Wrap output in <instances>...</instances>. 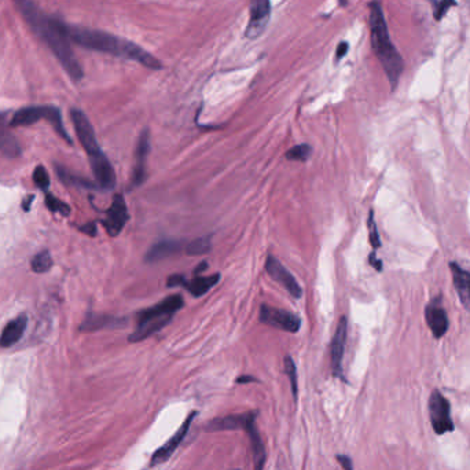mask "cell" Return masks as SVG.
Returning a JSON list of instances; mask_svg holds the SVG:
<instances>
[{
	"label": "cell",
	"mask_w": 470,
	"mask_h": 470,
	"mask_svg": "<svg viewBox=\"0 0 470 470\" xmlns=\"http://www.w3.org/2000/svg\"><path fill=\"white\" fill-rule=\"evenodd\" d=\"M14 1L33 33L53 51L69 78L73 82H80L84 78V70L73 53L68 25L56 17L43 13L33 0Z\"/></svg>",
	"instance_id": "obj_1"
},
{
	"label": "cell",
	"mask_w": 470,
	"mask_h": 470,
	"mask_svg": "<svg viewBox=\"0 0 470 470\" xmlns=\"http://www.w3.org/2000/svg\"><path fill=\"white\" fill-rule=\"evenodd\" d=\"M185 282H186V279L183 276H172V277L168 278L166 285L169 287H176V286H183Z\"/></svg>",
	"instance_id": "obj_34"
},
{
	"label": "cell",
	"mask_w": 470,
	"mask_h": 470,
	"mask_svg": "<svg viewBox=\"0 0 470 470\" xmlns=\"http://www.w3.org/2000/svg\"><path fill=\"white\" fill-rule=\"evenodd\" d=\"M33 182L43 192H46L49 189L50 176H49V172L44 166H39L33 171Z\"/></svg>",
	"instance_id": "obj_29"
},
{
	"label": "cell",
	"mask_w": 470,
	"mask_h": 470,
	"mask_svg": "<svg viewBox=\"0 0 470 470\" xmlns=\"http://www.w3.org/2000/svg\"><path fill=\"white\" fill-rule=\"evenodd\" d=\"M127 221H128L127 204L124 201V197L121 194H117L114 195L111 208L106 212V218L104 219V225L111 237H117L123 231Z\"/></svg>",
	"instance_id": "obj_13"
},
{
	"label": "cell",
	"mask_w": 470,
	"mask_h": 470,
	"mask_svg": "<svg viewBox=\"0 0 470 470\" xmlns=\"http://www.w3.org/2000/svg\"><path fill=\"white\" fill-rule=\"evenodd\" d=\"M82 231H84V233H87V234H89V235H94L95 234V224H88V225H84V227H82Z\"/></svg>",
	"instance_id": "obj_36"
},
{
	"label": "cell",
	"mask_w": 470,
	"mask_h": 470,
	"mask_svg": "<svg viewBox=\"0 0 470 470\" xmlns=\"http://www.w3.org/2000/svg\"><path fill=\"white\" fill-rule=\"evenodd\" d=\"M347 334H348V323H347V318L342 316L337 323L335 332L333 335L332 350H330L333 376L338 378H342V359L345 354Z\"/></svg>",
	"instance_id": "obj_12"
},
{
	"label": "cell",
	"mask_w": 470,
	"mask_h": 470,
	"mask_svg": "<svg viewBox=\"0 0 470 470\" xmlns=\"http://www.w3.org/2000/svg\"><path fill=\"white\" fill-rule=\"evenodd\" d=\"M257 412H247L241 414L228 415L223 418H216L206 425L208 432L219 431H244L250 439L254 470H263L267 459V452L264 443L261 440L257 423Z\"/></svg>",
	"instance_id": "obj_4"
},
{
	"label": "cell",
	"mask_w": 470,
	"mask_h": 470,
	"mask_svg": "<svg viewBox=\"0 0 470 470\" xmlns=\"http://www.w3.org/2000/svg\"><path fill=\"white\" fill-rule=\"evenodd\" d=\"M186 248V245L182 241H161L159 244H154L150 250L146 253V261L149 263H156V261H161L164 259H168L176 253H179L180 250Z\"/></svg>",
	"instance_id": "obj_21"
},
{
	"label": "cell",
	"mask_w": 470,
	"mask_h": 470,
	"mask_svg": "<svg viewBox=\"0 0 470 470\" xmlns=\"http://www.w3.org/2000/svg\"><path fill=\"white\" fill-rule=\"evenodd\" d=\"M185 250L187 254H205L211 250V241L209 238L194 240L190 244L186 245Z\"/></svg>",
	"instance_id": "obj_26"
},
{
	"label": "cell",
	"mask_w": 470,
	"mask_h": 470,
	"mask_svg": "<svg viewBox=\"0 0 470 470\" xmlns=\"http://www.w3.org/2000/svg\"><path fill=\"white\" fill-rule=\"evenodd\" d=\"M260 321L283 332L297 333L302 328V321L297 315L271 305H261Z\"/></svg>",
	"instance_id": "obj_8"
},
{
	"label": "cell",
	"mask_w": 470,
	"mask_h": 470,
	"mask_svg": "<svg viewBox=\"0 0 470 470\" xmlns=\"http://www.w3.org/2000/svg\"><path fill=\"white\" fill-rule=\"evenodd\" d=\"M266 271L271 276L273 279H276L278 283H280L290 296L300 299L303 296L302 286L299 282L295 279V277L283 267L282 263H279L276 257L268 256L266 260Z\"/></svg>",
	"instance_id": "obj_14"
},
{
	"label": "cell",
	"mask_w": 470,
	"mask_h": 470,
	"mask_svg": "<svg viewBox=\"0 0 470 470\" xmlns=\"http://www.w3.org/2000/svg\"><path fill=\"white\" fill-rule=\"evenodd\" d=\"M40 120L49 121L61 138L65 139L68 143H72V140L69 138V134L66 132V130L63 127L61 111H58L56 106H28V108H23L13 116V118L10 120V125L11 127H27V125L35 124Z\"/></svg>",
	"instance_id": "obj_6"
},
{
	"label": "cell",
	"mask_w": 470,
	"mask_h": 470,
	"mask_svg": "<svg viewBox=\"0 0 470 470\" xmlns=\"http://www.w3.org/2000/svg\"><path fill=\"white\" fill-rule=\"evenodd\" d=\"M182 307L183 297L180 295H173L166 297L160 304L153 305L142 311L139 314L137 329L130 335V341L139 342L151 337L154 333L160 332Z\"/></svg>",
	"instance_id": "obj_5"
},
{
	"label": "cell",
	"mask_w": 470,
	"mask_h": 470,
	"mask_svg": "<svg viewBox=\"0 0 470 470\" xmlns=\"http://www.w3.org/2000/svg\"><path fill=\"white\" fill-rule=\"evenodd\" d=\"M450 270L452 274V280H454V286L457 289L458 297L464 307L470 311V271L464 270L457 263H451Z\"/></svg>",
	"instance_id": "obj_20"
},
{
	"label": "cell",
	"mask_w": 470,
	"mask_h": 470,
	"mask_svg": "<svg viewBox=\"0 0 470 470\" xmlns=\"http://www.w3.org/2000/svg\"><path fill=\"white\" fill-rule=\"evenodd\" d=\"M10 121L0 113V153L7 159H17L21 156V144L10 131Z\"/></svg>",
	"instance_id": "obj_18"
},
{
	"label": "cell",
	"mask_w": 470,
	"mask_h": 470,
	"mask_svg": "<svg viewBox=\"0 0 470 470\" xmlns=\"http://www.w3.org/2000/svg\"><path fill=\"white\" fill-rule=\"evenodd\" d=\"M219 274L215 276H209V277H197L193 279L192 282H185V287L193 295L194 297H201L204 295H206L215 285H218L219 282Z\"/></svg>",
	"instance_id": "obj_22"
},
{
	"label": "cell",
	"mask_w": 470,
	"mask_h": 470,
	"mask_svg": "<svg viewBox=\"0 0 470 470\" xmlns=\"http://www.w3.org/2000/svg\"><path fill=\"white\" fill-rule=\"evenodd\" d=\"M89 166H91L97 183L102 189L111 190L114 187L116 173H114V169H113L111 161L108 160V157L104 153L94 157V159H89Z\"/></svg>",
	"instance_id": "obj_16"
},
{
	"label": "cell",
	"mask_w": 470,
	"mask_h": 470,
	"mask_svg": "<svg viewBox=\"0 0 470 470\" xmlns=\"http://www.w3.org/2000/svg\"><path fill=\"white\" fill-rule=\"evenodd\" d=\"M337 461L341 465L342 470H354L352 459L348 455H337Z\"/></svg>",
	"instance_id": "obj_32"
},
{
	"label": "cell",
	"mask_w": 470,
	"mask_h": 470,
	"mask_svg": "<svg viewBox=\"0 0 470 470\" xmlns=\"http://www.w3.org/2000/svg\"><path fill=\"white\" fill-rule=\"evenodd\" d=\"M68 32L72 43H76L78 46L98 51L111 54L117 58L123 59H131L137 61L140 65L149 69L159 70L163 68V63L160 59L151 56L149 51L142 49L137 43L111 35L104 30L97 29L83 28V27H73L68 25Z\"/></svg>",
	"instance_id": "obj_2"
},
{
	"label": "cell",
	"mask_w": 470,
	"mask_h": 470,
	"mask_svg": "<svg viewBox=\"0 0 470 470\" xmlns=\"http://www.w3.org/2000/svg\"><path fill=\"white\" fill-rule=\"evenodd\" d=\"M30 267L32 271L36 274H43L50 271V268L53 267V257L47 250H43L40 253H37L32 261H30Z\"/></svg>",
	"instance_id": "obj_24"
},
{
	"label": "cell",
	"mask_w": 470,
	"mask_h": 470,
	"mask_svg": "<svg viewBox=\"0 0 470 470\" xmlns=\"http://www.w3.org/2000/svg\"><path fill=\"white\" fill-rule=\"evenodd\" d=\"M285 373L290 381V387H292V392L295 399H297V393H299V385H297V369L295 364V360L292 359L290 357L285 358Z\"/></svg>",
	"instance_id": "obj_25"
},
{
	"label": "cell",
	"mask_w": 470,
	"mask_h": 470,
	"mask_svg": "<svg viewBox=\"0 0 470 470\" xmlns=\"http://www.w3.org/2000/svg\"><path fill=\"white\" fill-rule=\"evenodd\" d=\"M46 204H47V208L54 212V214H61L63 216H68L70 214V208L61 199H58L54 195H47L46 197Z\"/></svg>",
	"instance_id": "obj_30"
},
{
	"label": "cell",
	"mask_w": 470,
	"mask_h": 470,
	"mask_svg": "<svg viewBox=\"0 0 470 470\" xmlns=\"http://www.w3.org/2000/svg\"><path fill=\"white\" fill-rule=\"evenodd\" d=\"M370 264L371 266H374V268L377 270V271H381L383 270V263L376 257V254L374 253H371L370 254Z\"/></svg>",
	"instance_id": "obj_35"
},
{
	"label": "cell",
	"mask_w": 470,
	"mask_h": 470,
	"mask_svg": "<svg viewBox=\"0 0 470 470\" xmlns=\"http://www.w3.org/2000/svg\"><path fill=\"white\" fill-rule=\"evenodd\" d=\"M197 413L193 412L190 414L187 415V418L185 419V422L182 423V426L178 429V432L166 443L163 444L156 452L154 455L151 457V466H156V465H161L166 462L172 455L173 452L178 450V447L180 445V443L185 440L189 429L192 428V423H193L194 418H195Z\"/></svg>",
	"instance_id": "obj_11"
},
{
	"label": "cell",
	"mask_w": 470,
	"mask_h": 470,
	"mask_svg": "<svg viewBox=\"0 0 470 470\" xmlns=\"http://www.w3.org/2000/svg\"><path fill=\"white\" fill-rule=\"evenodd\" d=\"M369 8H370L369 24H370L371 47L385 70L390 88L395 89L404 70V62L390 40L387 20L381 3L378 0H374L370 3Z\"/></svg>",
	"instance_id": "obj_3"
},
{
	"label": "cell",
	"mask_w": 470,
	"mask_h": 470,
	"mask_svg": "<svg viewBox=\"0 0 470 470\" xmlns=\"http://www.w3.org/2000/svg\"><path fill=\"white\" fill-rule=\"evenodd\" d=\"M429 415L436 435H445L455 429L451 418L450 402L440 390H433L429 397Z\"/></svg>",
	"instance_id": "obj_7"
},
{
	"label": "cell",
	"mask_w": 470,
	"mask_h": 470,
	"mask_svg": "<svg viewBox=\"0 0 470 470\" xmlns=\"http://www.w3.org/2000/svg\"><path fill=\"white\" fill-rule=\"evenodd\" d=\"M28 326V318L25 315H20L16 319L10 321L3 329L0 335V348H10L17 344Z\"/></svg>",
	"instance_id": "obj_19"
},
{
	"label": "cell",
	"mask_w": 470,
	"mask_h": 470,
	"mask_svg": "<svg viewBox=\"0 0 470 470\" xmlns=\"http://www.w3.org/2000/svg\"><path fill=\"white\" fill-rule=\"evenodd\" d=\"M425 319H426V325L429 326L431 332L433 333L435 338H442L448 330L450 322H448L447 314L442 305L436 302L426 307Z\"/></svg>",
	"instance_id": "obj_17"
},
{
	"label": "cell",
	"mask_w": 470,
	"mask_h": 470,
	"mask_svg": "<svg viewBox=\"0 0 470 470\" xmlns=\"http://www.w3.org/2000/svg\"><path fill=\"white\" fill-rule=\"evenodd\" d=\"M311 154V147L308 144H297L286 151V159L290 161H305Z\"/></svg>",
	"instance_id": "obj_27"
},
{
	"label": "cell",
	"mask_w": 470,
	"mask_h": 470,
	"mask_svg": "<svg viewBox=\"0 0 470 470\" xmlns=\"http://www.w3.org/2000/svg\"><path fill=\"white\" fill-rule=\"evenodd\" d=\"M254 381H256V378H253V377H248V376L240 377V378L237 380V383H238V384H244V383H254Z\"/></svg>",
	"instance_id": "obj_37"
},
{
	"label": "cell",
	"mask_w": 470,
	"mask_h": 470,
	"mask_svg": "<svg viewBox=\"0 0 470 470\" xmlns=\"http://www.w3.org/2000/svg\"><path fill=\"white\" fill-rule=\"evenodd\" d=\"M70 117H72V121H73L79 142L82 143L85 153L88 154V159H94V157L102 154V150H101V147L98 144V140H97L94 127H92L91 121L88 120V117L79 109H72Z\"/></svg>",
	"instance_id": "obj_9"
},
{
	"label": "cell",
	"mask_w": 470,
	"mask_h": 470,
	"mask_svg": "<svg viewBox=\"0 0 470 470\" xmlns=\"http://www.w3.org/2000/svg\"><path fill=\"white\" fill-rule=\"evenodd\" d=\"M431 3L433 7V17L436 21H442L447 11L457 4L455 0H431Z\"/></svg>",
	"instance_id": "obj_28"
},
{
	"label": "cell",
	"mask_w": 470,
	"mask_h": 470,
	"mask_svg": "<svg viewBox=\"0 0 470 470\" xmlns=\"http://www.w3.org/2000/svg\"><path fill=\"white\" fill-rule=\"evenodd\" d=\"M369 234H370V244H371V247L374 249H378L381 247V240H380V235H378L377 224L374 221L373 211L370 212V216H369Z\"/></svg>",
	"instance_id": "obj_31"
},
{
	"label": "cell",
	"mask_w": 470,
	"mask_h": 470,
	"mask_svg": "<svg viewBox=\"0 0 470 470\" xmlns=\"http://www.w3.org/2000/svg\"><path fill=\"white\" fill-rule=\"evenodd\" d=\"M150 153V132L143 130L138 139L137 153H135V166L132 175V186H139L146 178V161Z\"/></svg>",
	"instance_id": "obj_15"
},
{
	"label": "cell",
	"mask_w": 470,
	"mask_h": 470,
	"mask_svg": "<svg viewBox=\"0 0 470 470\" xmlns=\"http://www.w3.org/2000/svg\"><path fill=\"white\" fill-rule=\"evenodd\" d=\"M348 50H350V44H348L347 42H341V43L337 46V50H335V59H337V61L342 59L344 56H347Z\"/></svg>",
	"instance_id": "obj_33"
},
{
	"label": "cell",
	"mask_w": 470,
	"mask_h": 470,
	"mask_svg": "<svg viewBox=\"0 0 470 470\" xmlns=\"http://www.w3.org/2000/svg\"><path fill=\"white\" fill-rule=\"evenodd\" d=\"M234 470H240V469H234Z\"/></svg>",
	"instance_id": "obj_38"
},
{
	"label": "cell",
	"mask_w": 470,
	"mask_h": 470,
	"mask_svg": "<svg viewBox=\"0 0 470 470\" xmlns=\"http://www.w3.org/2000/svg\"><path fill=\"white\" fill-rule=\"evenodd\" d=\"M123 319H117L113 316H95L92 315L89 319L84 322L83 330H98L102 328H114L121 326Z\"/></svg>",
	"instance_id": "obj_23"
},
{
	"label": "cell",
	"mask_w": 470,
	"mask_h": 470,
	"mask_svg": "<svg viewBox=\"0 0 470 470\" xmlns=\"http://www.w3.org/2000/svg\"><path fill=\"white\" fill-rule=\"evenodd\" d=\"M271 16L270 0H250L249 23L245 36L249 39L259 37L267 27Z\"/></svg>",
	"instance_id": "obj_10"
}]
</instances>
